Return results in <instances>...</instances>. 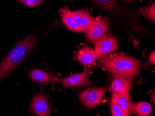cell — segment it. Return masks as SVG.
Wrapping results in <instances>:
<instances>
[{
  "label": "cell",
  "mask_w": 155,
  "mask_h": 116,
  "mask_svg": "<svg viewBox=\"0 0 155 116\" xmlns=\"http://www.w3.org/2000/svg\"><path fill=\"white\" fill-rule=\"evenodd\" d=\"M111 97L114 99L117 104L122 109L125 116L131 115L133 103L131 100L129 92L126 93L112 92Z\"/></svg>",
  "instance_id": "8"
},
{
  "label": "cell",
  "mask_w": 155,
  "mask_h": 116,
  "mask_svg": "<svg viewBox=\"0 0 155 116\" xmlns=\"http://www.w3.org/2000/svg\"><path fill=\"white\" fill-rule=\"evenodd\" d=\"M29 76L33 81L40 83H55L61 80L59 78L38 69L31 70L29 72Z\"/></svg>",
  "instance_id": "10"
},
{
  "label": "cell",
  "mask_w": 155,
  "mask_h": 116,
  "mask_svg": "<svg viewBox=\"0 0 155 116\" xmlns=\"http://www.w3.org/2000/svg\"><path fill=\"white\" fill-rule=\"evenodd\" d=\"M60 13L62 21L69 30L75 33L81 32L80 28L72 17L71 10L68 8H61Z\"/></svg>",
  "instance_id": "12"
},
{
  "label": "cell",
  "mask_w": 155,
  "mask_h": 116,
  "mask_svg": "<svg viewBox=\"0 0 155 116\" xmlns=\"http://www.w3.org/2000/svg\"><path fill=\"white\" fill-rule=\"evenodd\" d=\"M107 91L104 86L88 88L81 92L79 98L84 107L92 109L101 103Z\"/></svg>",
  "instance_id": "4"
},
{
  "label": "cell",
  "mask_w": 155,
  "mask_h": 116,
  "mask_svg": "<svg viewBox=\"0 0 155 116\" xmlns=\"http://www.w3.org/2000/svg\"><path fill=\"white\" fill-rule=\"evenodd\" d=\"M101 64L105 70L121 76L130 83L137 77L142 67L139 60L123 53L103 58Z\"/></svg>",
  "instance_id": "1"
},
{
  "label": "cell",
  "mask_w": 155,
  "mask_h": 116,
  "mask_svg": "<svg viewBox=\"0 0 155 116\" xmlns=\"http://www.w3.org/2000/svg\"><path fill=\"white\" fill-rule=\"evenodd\" d=\"M116 39L110 33H107L95 44V52L97 58H105L118 49Z\"/></svg>",
  "instance_id": "5"
},
{
  "label": "cell",
  "mask_w": 155,
  "mask_h": 116,
  "mask_svg": "<svg viewBox=\"0 0 155 116\" xmlns=\"http://www.w3.org/2000/svg\"><path fill=\"white\" fill-rule=\"evenodd\" d=\"M79 12L81 23V32L84 33L94 21V18L91 15L87 10H79Z\"/></svg>",
  "instance_id": "14"
},
{
  "label": "cell",
  "mask_w": 155,
  "mask_h": 116,
  "mask_svg": "<svg viewBox=\"0 0 155 116\" xmlns=\"http://www.w3.org/2000/svg\"><path fill=\"white\" fill-rule=\"evenodd\" d=\"M110 109L112 116H125L122 109L117 104L114 99L112 97L110 103Z\"/></svg>",
  "instance_id": "16"
},
{
  "label": "cell",
  "mask_w": 155,
  "mask_h": 116,
  "mask_svg": "<svg viewBox=\"0 0 155 116\" xmlns=\"http://www.w3.org/2000/svg\"><path fill=\"white\" fill-rule=\"evenodd\" d=\"M34 35H29L18 42L0 64V83L24 60L36 42Z\"/></svg>",
  "instance_id": "2"
},
{
  "label": "cell",
  "mask_w": 155,
  "mask_h": 116,
  "mask_svg": "<svg viewBox=\"0 0 155 116\" xmlns=\"http://www.w3.org/2000/svg\"><path fill=\"white\" fill-rule=\"evenodd\" d=\"M108 31L109 25L107 20L101 17H97L94 18L84 33L89 42L95 45L98 40L107 33Z\"/></svg>",
  "instance_id": "3"
},
{
  "label": "cell",
  "mask_w": 155,
  "mask_h": 116,
  "mask_svg": "<svg viewBox=\"0 0 155 116\" xmlns=\"http://www.w3.org/2000/svg\"><path fill=\"white\" fill-rule=\"evenodd\" d=\"M30 109L36 116H49L51 112L49 104L47 98L41 92L34 96L30 104Z\"/></svg>",
  "instance_id": "6"
},
{
  "label": "cell",
  "mask_w": 155,
  "mask_h": 116,
  "mask_svg": "<svg viewBox=\"0 0 155 116\" xmlns=\"http://www.w3.org/2000/svg\"><path fill=\"white\" fill-rule=\"evenodd\" d=\"M114 74V80L109 87V91L111 92L126 93L129 92L131 88L130 83L121 76L118 74Z\"/></svg>",
  "instance_id": "11"
},
{
  "label": "cell",
  "mask_w": 155,
  "mask_h": 116,
  "mask_svg": "<svg viewBox=\"0 0 155 116\" xmlns=\"http://www.w3.org/2000/svg\"><path fill=\"white\" fill-rule=\"evenodd\" d=\"M20 4L28 6L29 7H35L43 4L45 0H16Z\"/></svg>",
  "instance_id": "17"
},
{
  "label": "cell",
  "mask_w": 155,
  "mask_h": 116,
  "mask_svg": "<svg viewBox=\"0 0 155 116\" xmlns=\"http://www.w3.org/2000/svg\"><path fill=\"white\" fill-rule=\"evenodd\" d=\"M72 16L74 20L77 25L80 28V31H81V17H80L79 10L72 12Z\"/></svg>",
  "instance_id": "18"
},
{
  "label": "cell",
  "mask_w": 155,
  "mask_h": 116,
  "mask_svg": "<svg viewBox=\"0 0 155 116\" xmlns=\"http://www.w3.org/2000/svg\"><path fill=\"white\" fill-rule=\"evenodd\" d=\"M140 12L145 18L153 23L155 22V2H153L146 6L139 8Z\"/></svg>",
  "instance_id": "15"
},
{
  "label": "cell",
  "mask_w": 155,
  "mask_h": 116,
  "mask_svg": "<svg viewBox=\"0 0 155 116\" xmlns=\"http://www.w3.org/2000/svg\"><path fill=\"white\" fill-rule=\"evenodd\" d=\"M137 0H122L125 4H131L135 2Z\"/></svg>",
  "instance_id": "20"
},
{
  "label": "cell",
  "mask_w": 155,
  "mask_h": 116,
  "mask_svg": "<svg viewBox=\"0 0 155 116\" xmlns=\"http://www.w3.org/2000/svg\"><path fill=\"white\" fill-rule=\"evenodd\" d=\"M76 57L77 60L84 67H89L93 64L97 58L94 50L87 46L79 49Z\"/></svg>",
  "instance_id": "9"
},
{
  "label": "cell",
  "mask_w": 155,
  "mask_h": 116,
  "mask_svg": "<svg viewBox=\"0 0 155 116\" xmlns=\"http://www.w3.org/2000/svg\"><path fill=\"white\" fill-rule=\"evenodd\" d=\"M149 62L151 64L155 65V52L154 51L151 52L149 56Z\"/></svg>",
  "instance_id": "19"
},
{
  "label": "cell",
  "mask_w": 155,
  "mask_h": 116,
  "mask_svg": "<svg viewBox=\"0 0 155 116\" xmlns=\"http://www.w3.org/2000/svg\"><path fill=\"white\" fill-rule=\"evenodd\" d=\"M90 80L87 71L75 74L69 76L61 81L63 86L68 88H78L89 84Z\"/></svg>",
  "instance_id": "7"
},
{
  "label": "cell",
  "mask_w": 155,
  "mask_h": 116,
  "mask_svg": "<svg viewBox=\"0 0 155 116\" xmlns=\"http://www.w3.org/2000/svg\"><path fill=\"white\" fill-rule=\"evenodd\" d=\"M152 111V106L148 102L141 101L133 103L132 105V113L137 116H149Z\"/></svg>",
  "instance_id": "13"
}]
</instances>
